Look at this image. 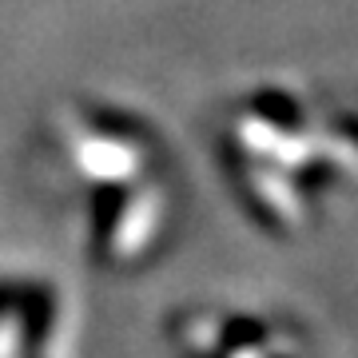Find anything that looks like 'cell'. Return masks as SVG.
Wrapping results in <instances>:
<instances>
[{
  "label": "cell",
  "instance_id": "obj_1",
  "mask_svg": "<svg viewBox=\"0 0 358 358\" xmlns=\"http://www.w3.org/2000/svg\"><path fill=\"white\" fill-rule=\"evenodd\" d=\"M48 199L96 267H143L171 239L179 183L164 143L140 120L68 103L48 120L36 152Z\"/></svg>",
  "mask_w": 358,
  "mask_h": 358
},
{
  "label": "cell",
  "instance_id": "obj_2",
  "mask_svg": "<svg viewBox=\"0 0 358 358\" xmlns=\"http://www.w3.org/2000/svg\"><path fill=\"white\" fill-rule=\"evenodd\" d=\"M219 152L235 199L275 235H310L358 195V112L327 92L263 84L235 96Z\"/></svg>",
  "mask_w": 358,
  "mask_h": 358
},
{
  "label": "cell",
  "instance_id": "obj_3",
  "mask_svg": "<svg viewBox=\"0 0 358 358\" xmlns=\"http://www.w3.org/2000/svg\"><path fill=\"white\" fill-rule=\"evenodd\" d=\"M167 358H331L327 346L282 310L199 303L171 322Z\"/></svg>",
  "mask_w": 358,
  "mask_h": 358
}]
</instances>
